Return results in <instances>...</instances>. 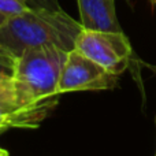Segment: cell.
<instances>
[{"instance_id":"6da1fadb","label":"cell","mask_w":156,"mask_h":156,"mask_svg":"<svg viewBox=\"0 0 156 156\" xmlns=\"http://www.w3.org/2000/svg\"><path fill=\"white\" fill-rule=\"evenodd\" d=\"M82 29L81 22L63 10L26 8L0 26V49L14 58L26 49L43 47L70 52Z\"/></svg>"},{"instance_id":"7a4b0ae2","label":"cell","mask_w":156,"mask_h":156,"mask_svg":"<svg viewBox=\"0 0 156 156\" xmlns=\"http://www.w3.org/2000/svg\"><path fill=\"white\" fill-rule=\"evenodd\" d=\"M67 52L56 47L23 51L15 58L11 85L15 100L30 105L58 94V83Z\"/></svg>"},{"instance_id":"3957f363","label":"cell","mask_w":156,"mask_h":156,"mask_svg":"<svg viewBox=\"0 0 156 156\" xmlns=\"http://www.w3.org/2000/svg\"><path fill=\"white\" fill-rule=\"evenodd\" d=\"M74 49L115 76L123 73L133 60L132 45L123 32L82 29Z\"/></svg>"},{"instance_id":"277c9868","label":"cell","mask_w":156,"mask_h":156,"mask_svg":"<svg viewBox=\"0 0 156 156\" xmlns=\"http://www.w3.org/2000/svg\"><path fill=\"white\" fill-rule=\"evenodd\" d=\"M118 76L107 71L81 52H67L58 83V94L81 90H105L116 86Z\"/></svg>"},{"instance_id":"5b68a950","label":"cell","mask_w":156,"mask_h":156,"mask_svg":"<svg viewBox=\"0 0 156 156\" xmlns=\"http://www.w3.org/2000/svg\"><path fill=\"white\" fill-rule=\"evenodd\" d=\"M83 29L123 32L116 18L115 0H77Z\"/></svg>"},{"instance_id":"8992f818","label":"cell","mask_w":156,"mask_h":156,"mask_svg":"<svg viewBox=\"0 0 156 156\" xmlns=\"http://www.w3.org/2000/svg\"><path fill=\"white\" fill-rule=\"evenodd\" d=\"M56 101L58 96H54L51 99L36 103V104L25 105V107H19L16 110L8 111V112L0 114V132L11 129V127L36 129L54 110Z\"/></svg>"},{"instance_id":"52a82bcc","label":"cell","mask_w":156,"mask_h":156,"mask_svg":"<svg viewBox=\"0 0 156 156\" xmlns=\"http://www.w3.org/2000/svg\"><path fill=\"white\" fill-rule=\"evenodd\" d=\"M26 8L29 7L23 0H0V26L11 16L22 12Z\"/></svg>"},{"instance_id":"ba28073f","label":"cell","mask_w":156,"mask_h":156,"mask_svg":"<svg viewBox=\"0 0 156 156\" xmlns=\"http://www.w3.org/2000/svg\"><path fill=\"white\" fill-rule=\"evenodd\" d=\"M29 8H45V10H62L59 0H23Z\"/></svg>"},{"instance_id":"9c48e42d","label":"cell","mask_w":156,"mask_h":156,"mask_svg":"<svg viewBox=\"0 0 156 156\" xmlns=\"http://www.w3.org/2000/svg\"><path fill=\"white\" fill-rule=\"evenodd\" d=\"M12 85H11V80L7 82H0V97L12 94Z\"/></svg>"},{"instance_id":"30bf717a","label":"cell","mask_w":156,"mask_h":156,"mask_svg":"<svg viewBox=\"0 0 156 156\" xmlns=\"http://www.w3.org/2000/svg\"><path fill=\"white\" fill-rule=\"evenodd\" d=\"M0 156H8V152L5 151V149L0 148Z\"/></svg>"},{"instance_id":"8fae6325","label":"cell","mask_w":156,"mask_h":156,"mask_svg":"<svg viewBox=\"0 0 156 156\" xmlns=\"http://www.w3.org/2000/svg\"><path fill=\"white\" fill-rule=\"evenodd\" d=\"M148 67H149V69H151V70H152V71H154V74H155V76H156V66H154V65H148Z\"/></svg>"},{"instance_id":"7c38bea8","label":"cell","mask_w":156,"mask_h":156,"mask_svg":"<svg viewBox=\"0 0 156 156\" xmlns=\"http://www.w3.org/2000/svg\"><path fill=\"white\" fill-rule=\"evenodd\" d=\"M151 3L152 4H156V0H151Z\"/></svg>"},{"instance_id":"4fadbf2b","label":"cell","mask_w":156,"mask_h":156,"mask_svg":"<svg viewBox=\"0 0 156 156\" xmlns=\"http://www.w3.org/2000/svg\"><path fill=\"white\" fill-rule=\"evenodd\" d=\"M127 2H130V0H127Z\"/></svg>"}]
</instances>
